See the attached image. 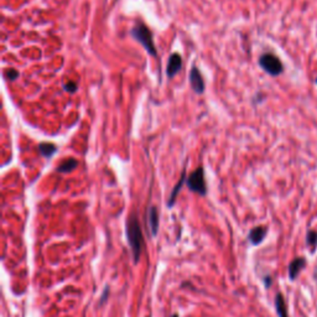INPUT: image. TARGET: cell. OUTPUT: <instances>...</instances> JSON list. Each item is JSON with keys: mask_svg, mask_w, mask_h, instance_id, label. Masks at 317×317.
<instances>
[{"mask_svg": "<svg viewBox=\"0 0 317 317\" xmlns=\"http://www.w3.org/2000/svg\"><path fill=\"white\" fill-rule=\"evenodd\" d=\"M264 284H265L266 288H269V286L271 285V278H270V276H265V278H264Z\"/></svg>", "mask_w": 317, "mask_h": 317, "instance_id": "ac0fdd59", "label": "cell"}, {"mask_svg": "<svg viewBox=\"0 0 317 317\" xmlns=\"http://www.w3.org/2000/svg\"><path fill=\"white\" fill-rule=\"evenodd\" d=\"M266 234H268V228L264 226L254 227L253 229H250L248 234V241L250 242L252 246H259V244L263 243Z\"/></svg>", "mask_w": 317, "mask_h": 317, "instance_id": "ba28073f", "label": "cell"}, {"mask_svg": "<svg viewBox=\"0 0 317 317\" xmlns=\"http://www.w3.org/2000/svg\"><path fill=\"white\" fill-rule=\"evenodd\" d=\"M316 83H317V80H316Z\"/></svg>", "mask_w": 317, "mask_h": 317, "instance_id": "ffe728a7", "label": "cell"}, {"mask_svg": "<svg viewBox=\"0 0 317 317\" xmlns=\"http://www.w3.org/2000/svg\"><path fill=\"white\" fill-rule=\"evenodd\" d=\"M188 188L194 193H199L200 196H206L207 194V185L205 181V171L204 168H197L190 176L186 179Z\"/></svg>", "mask_w": 317, "mask_h": 317, "instance_id": "3957f363", "label": "cell"}, {"mask_svg": "<svg viewBox=\"0 0 317 317\" xmlns=\"http://www.w3.org/2000/svg\"><path fill=\"white\" fill-rule=\"evenodd\" d=\"M147 226H149L151 237H156L160 226V218H158V211L155 206H151L147 211Z\"/></svg>", "mask_w": 317, "mask_h": 317, "instance_id": "8992f818", "label": "cell"}, {"mask_svg": "<svg viewBox=\"0 0 317 317\" xmlns=\"http://www.w3.org/2000/svg\"><path fill=\"white\" fill-rule=\"evenodd\" d=\"M185 180H186V175H185V172H183V174L181 175V179H180L179 182H177L176 185H175L174 190L171 191L170 197H169V200H168V207H169V208L174 207L175 202H176V199H177V194H179L180 191H181V188H182V186H183V182H185Z\"/></svg>", "mask_w": 317, "mask_h": 317, "instance_id": "30bf717a", "label": "cell"}, {"mask_svg": "<svg viewBox=\"0 0 317 317\" xmlns=\"http://www.w3.org/2000/svg\"><path fill=\"white\" fill-rule=\"evenodd\" d=\"M275 308H276V313L279 317H289L288 315V307H286L285 300L282 294H276L275 297Z\"/></svg>", "mask_w": 317, "mask_h": 317, "instance_id": "7c38bea8", "label": "cell"}, {"mask_svg": "<svg viewBox=\"0 0 317 317\" xmlns=\"http://www.w3.org/2000/svg\"><path fill=\"white\" fill-rule=\"evenodd\" d=\"M19 77V72L16 69H9L7 71V78L10 81H15Z\"/></svg>", "mask_w": 317, "mask_h": 317, "instance_id": "2e32d148", "label": "cell"}, {"mask_svg": "<svg viewBox=\"0 0 317 317\" xmlns=\"http://www.w3.org/2000/svg\"><path fill=\"white\" fill-rule=\"evenodd\" d=\"M132 36L139 44L143 45L147 54L151 55V56H156L157 51L154 44V36H152L151 30L146 25H144L143 23L136 24L132 30Z\"/></svg>", "mask_w": 317, "mask_h": 317, "instance_id": "7a4b0ae2", "label": "cell"}, {"mask_svg": "<svg viewBox=\"0 0 317 317\" xmlns=\"http://www.w3.org/2000/svg\"><path fill=\"white\" fill-rule=\"evenodd\" d=\"M306 265V260L305 258H296L290 263L289 265V278L290 280H295L297 278V275L300 274V271L304 269V266Z\"/></svg>", "mask_w": 317, "mask_h": 317, "instance_id": "9c48e42d", "label": "cell"}, {"mask_svg": "<svg viewBox=\"0 0 317 317\" xmlns=\"http://www.w3.org/2000/svg\"><path fill=\"white\" fill-rule=\"evenodd\" d=\"M260 67L269 73L270 76H279L284 71V66L279 57H276L272 54H264L263 56L259 58Z\"/></svg>", "mask_w": 317, "mask_h": 317, "instance_id": "277c9868", "label": "cell"}, {"mask_svg": "<svg viewBox=\"0 0 317 317\" xmlns=\"http://www.w3.org/2000/svg\"><path fill=\"white\" fill-rule=\"evenodd\" d=\"M77 166H78V161H77L76 158L71 157L63 161V163L56 169V170L58 172H61V174H69V172L76 170Z\"/></svg>", "mask_w": 317, "mask_h": 317, "instance_id": "8fae6325", "label": "cell"}, {"mask_svg": "<svg viewBox=\"0 0 317 317\" xmlns=\"http://www.w3.org/2000/svg\"><path fill=\"white\" fill-rule=\"evenodd\" d=\"M108 297H109V288H108V286H105V289H104V290H103L101 300H99V306L104 305L105 302H107Z\"/></svg>", "mask_w": 317, "mask_h": 317, "instance_id": "9a60e30c", "label": "cell"}, {"mask_svg": "<svg viewBox=\"0 0 317 317\" xmlns=\"http://www.w3.org/2000/svg\"><path fill=\"white\" fill-rule=\"evenodd\" d=\"M125 233H127L128 243H129L130 249H132L133 259H134L135 264H138L144 248V235L135 213H132L128 217L127 223H125Z\"/></svg>", "mask_w": 317, "mask_h": 317, "instance_id": "6da1fadb", "label": "cell"}, {"mask_svg": "<svg viewBox=\"0 0 317 317\" xmlns=\"http://www.w3.org/2000/svg\"><path fill=\"white\" fill-rule=\"evenodd\" d=\"M182 67V57L180 54H172L170 57H169L168 61V67H166V74H168L169 78H172L175 77V74L180 71Z\"/></svg>", "mask_w": 317, "mask_h": 317, "instance_id": "52a82bcc", "label": "cell"}, {"mask_svg": "<svg viewBox=\"0 0 317 317\" xmlns=\"http://www.w3.org/2000/svg\"><path fill=\"white\" fill-rule=\"evenodd\" d=\"M306 241H307V244L311 247V250H315L317 246V233L315 230H310L307 233V237H306Z\"/></svg>", "mask_w": 317, "mask_h": 317, "instance_id": "5bb4252c", "label": "cell"}, {"mask_svg": "<svg viewBox=\"0 0 317 317\" xmlns=\"http://www.w3.org/2000/svg\"><path fill=\"white\" fill-rule=\"evenodd\" d=\"M65 91L69 92V93H74L77 91V85L74 82H67L65 85Z\"/></svg>", "mask_w": 317, "mask_h": 317, "instance_id": "e0dca14e", "label": "cell"}, {"mask_svg": "<svg viewBox=\"0 0 317 317\" xmlns=\"http://www.w3.org/2000/svg\"><path fill=\"white\" fill-rule=\"evenodd\" d=\"M190 85H191V88H192L194 93L202 94L205 92V88H206L205 80H204V77H202L201 71H200V69L197 68L196 66H193V67L191 68Z\"/></svg>", "mask_w": 317, "mask_h": 317, "instance_id": "5b68a950", "label": "cell"}, {"mask_svg": "<svg viewBox=\"0 0 317 317\" xmlns=\"http://www.w3.org/2000/svg\"><path fill=\"white\" fill-rule=\"evenodd\" d=\"M38 150H40L41 155L45 157H52L57 151V146L52 143H41L38 145Z\"/></svg>", "mask_w": 317, "mask_h": 317, "instance_id": "4fadbf2b", "label": "cell"}, {"mask_svg": "<svg viewBox=\"0 0 317 317\" xmlns=\"http://www.w3.org/2000/svg\"><path fill=\"white\" fill-rule=\"evenodd\" d=\"M170 317H180V316H179V313H174V315H171Z\"/></svg>", "mask_w": 317, "mask_h": 317, "instance_id": "d6986e66", "label": "cell"}]
</instances>
